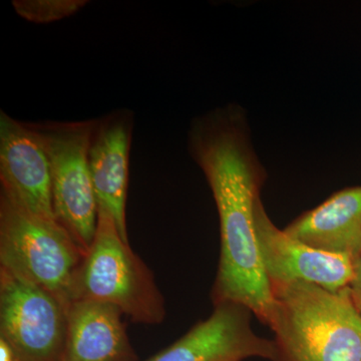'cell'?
<instances>
[{"label": "cell", "mask_w": 361, "mask_h": 361, "mask_svg": "<svg viewBox=\"0 0 361 361\" xmlns=\"http://www.w3.org/2000/svg\"><path fill=\"white\" fill-rule=\"evenodd\" d=\"M188 151L205 175L219 215L213 305L242 304L268 326L275 299L254 223L267 175L254 151L243 110L229 104L195 118L188 132Z\"/></svg>", "instance_id": "obj_1"}, {"label": "cell", "mask_w": 361, "mask_h": 361, "mask_svg": "<svg viewBox=\"0 0 361 361\" xmlns=\"http://www.w3.org/2000/svg\"><path fill=\"white\" fill-rule=\"evenodd\" d=\"M271 289L273 361H361V316L348 288L295 282Z\"/></svg>", "instance_id": "obj_2"}, {"label": "cell", "mask_w": 361, "mask_h": 361, "mask_svg": "<svg viewBox=\"0 0 361 361\" xmlns=\"http://www.w3.org/2000/svg\"><path fill=\"white\" fill-rule=\"evenodd\" d=\"M73 300L111 304L141 324L158 325L166 319L165 297L153 272L106 211L99 210L94 241L73 278Z\"/></svg>", "instance_id": "obj_3"}, {"label": "cell", "mask_w": 361, "mask_h": 361, "mask_svg": "<svg viewBox=\"0 0 361 361\" xmlns=\"http://www.w3.org/2000/svg\"><path fill=\"white\" fill-rule=\"evenodd\" d=\"M85 254L58 221L45 219L0 191V268L71 302Z\"/></svg>", "instance_id": "obj_4"}, {"label": "cell", "mask_w": 361, "mask_h": 361, "mask_svg": "<svg viewBox=\"0 0 361 361\" xmlns=\"http://www.w3.org/2000/svg\"><path fill=\"white\" fill-rule=\"evenodd\" d=\"M28 123L49 158L56 219L85 255L94 241L99 217L89 161L94 118Z\"/></svg>", "instance_id": "obj_5"}, {"label": "cell", "mask_w": 361, "mask_h": 361, "mask_svg": "<svg viewBox=\"0 0 361 361\" xmlns=\"http://www.w3.org/2000/svg\"><path fill=\"white\" fill-rule=\"evenodd\" d=\"M68 305L39 285L0 268V341L18 361H63Z\"/></svg>", "instance_id": "obj_6"}, {"label": "cell", "mask_w": 361, "mask_h": 361, "mask_svg": "<svg viewBox=\"0 0 361 361\" xmlns=\"http://www.w3.org/2000/svg\"><path fill=\"white\" fill-rule=\"evenodd\" d=\"M255 231L266 276L272 287L304 282L331 292L348 288L355 274L348 256L316 250L279 229L266 212L262 199L255 207Z\"/></svg>", "instance_id": "obj_7"}, {"label": "cell", "mask_w": 361, "mask_h": 361, "mask_svg": "<svg viewBox=\"0 0 361 361\" xmlns=\"http://www.w3.org/2000/svg\"><path fill=\"white\" fill-rule=\"evenodd\" d=\"M253 312L234 302L214 305L212 314L185 336L144 361H243L258 357L273 361V341L252 329Z\"/></svg>", "instance_id": "obj_8"}, {"label": "cell", "mask_w": 361, "mask_h": 361, "mask_svg": "<svg viewBox=\"0 0 361 361\" xmlns=\"http://www.w3.org/2000/svg\"><path fill=\"white\" fill-rule=\"evenodd\" d=\"M1 191L28 211L56 220L52 206L51 168L39 137L30 123L0 111Z\"/></svg>", "instance_id": "obj_9"}, {"label": "cell", "mask_w": 361, "mask_h": 361, "mask_svg": "<svg viewBox=\"0 0 361 361\" xmlns=\"http://www.w3.org/2000/svg\"><path fill=\"white\" fill-rule=\"evenodd\" d=\"M134 113L120 109L94 118L89 161L99 210L110 214L121 236L129 242L127 228L128 185Z\"/></svg>", "instance_id": "obj_10"}, {"label": "cell", "mask_w": 361, "mask_h": 361, "mask_svg": "<svg viewBox=\"0 0 361 361\" xmlns=\"http://www.w3.org/2000/svg\"><path fill=\"white\" fill-rule=\"evenodd\" d=\"M116 306L73 300L68 306L63 361H140Z\"/></svg>", "instance_id": "obj_11"}, {"label": "cell", "mask_w": 361, "mask_h": 361, "mask_svg": "<svg viewBox=\"0 0 361 361\" xmlns=\"http://www.w3.org/2000/svg\"><path fill=\"white\" fill-rule=\"evenodd\" d=\"M284 232L316 250L355 260L361 255V186L339 190Z\"/></svg>", "instance_id": "obj_12"}, {"label": "cell", "mask_w": 361, "mask_h": 361, "mask_svg": "<svg viewBox=\"0 0 361 361\" xmlns=\"http://www.w3.org/2000/svg\"><path fill=\"white\" fill-rule=\"evenodd\" d=\"M87 4L84 0H14L13 6L21 18L44 25L68 18Z\"/></svg>", "instance_id": "obj_13"}, {"label": "cell", "mask_w": 361, "mask_h": 361, "mask_svg": "<svg viewBox=\"0 0 361 361\" xmlns=\"http://www.w3.org/2000/svg\"><path fill=\"white\" fill-rule=\"evenodd\" d=\"M351 303L361 316V255L355 260V274L348 287Z\"/></svg>", "instance_id": "obj_14"}, {"label": "cell", "mask_w": 361, "mask_h": 361, "mask_svg": "<svg viewBox=\"0 0 361 361\" xmlns=\"http://www.w3.org/2000/svg\"><path fill=\"white\" fill-rule=\"evenodd\" d=\"M0 361H18L6 342L0 341Z\"/></svg>", "instance_id": "obj_15"}]
</instances>
